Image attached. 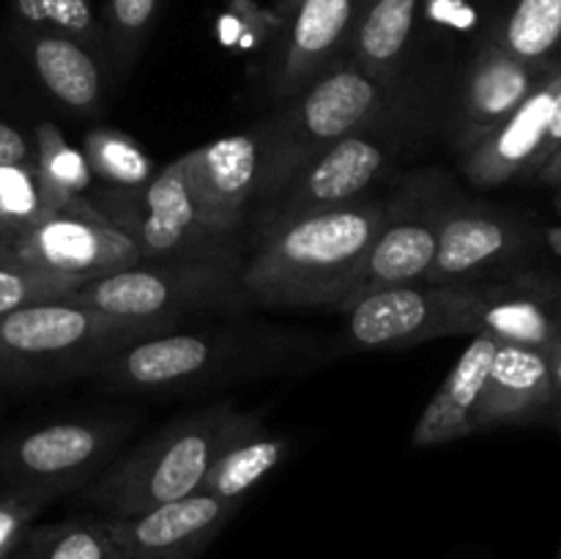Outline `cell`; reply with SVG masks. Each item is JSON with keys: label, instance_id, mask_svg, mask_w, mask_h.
Listing matches in <instances>:
<instances>
[{"label": "cell", "instance_id": "4fadbf2b", "mask_svg": "<svg viewBox=\"0 0 561 559\" xmlns=\"http://www.w3.org/2000/svg\"><path fill=\"white\" fill-rule=\"evenodd\" d=\"M192 212L214 233L233 236L255 203L263 170L261 126L219 137L175 159Z\"/></svg>", "mask_w": 561, "mask_h": 559}, {"label": "cell", "instance_id": "d6986e66", "mask_svg": "<svg viewBox=\"0 0 561 559\" xmlns=\"http://www.w3.org/2000/svg\"><path fill=\"white\" fill-rule=\"evenodd\" d=\"M16 44L44 91L75 115H99L107 99V60L77 38L42 27H16Z\"/></svg>", "mask_w": 561, "mask_h": 559}, {"label": "cell", "instance_id": "d6a6232c", "mask_svg": "<svg viewBox=\"0 0 561 559\" xmlns=\"http://www.w3.org/2000/svg\"><path fill=\"white\" fill-rule=\"evenodd\" d=\"M33 146L16 126L0 121V162H31Z\"/></svg>", "mask_w": 561, "mask_h": 559}, {"label": "cell", "instance_id": "f35d334b", "mask_svg": "<svg viewBox=\"0 0 561 559\" xmlns=\"http://www.w3.org/2000/svg\"><path fill=\"white\" fill-rule=\"evenodd\" d=\"M557 559H561V548H559V551H557Z\"/></svg>", "mask_w": 561, "mask_h": 559}, {"label": "cell", "instance_id": "44dd1931", "mask_svg": "<svg viewBox=\"0 0 561 559\" xmlns=\"http://www.w3.org/2000/svg\"><path fill=\"white\" fill-rule=\"evenodd\" d=\"M499 340L480 332L471 338L460 360L433 392L427 406L422 409L414 431H411V447L427 449L442 444L458 442V438L474 436V414L480 403L482 387H485L488 370L496 356Z\"/></svg>", "mask_w": 561, "mask_h": 559}, {"label": "cell", "instance_id": "836d02e7", "mask_svg": "<svg viewBox=\"0 0 561 559\" xmlns=\"http://www.w3.org/2000/svg\"><path fill=\"white\" fill-rule=\"evenodd\" d=\"M561 148V64H559V85H557V96H553V110H551V121H548V132H546V140H542L540 148V157H537L535 164V173L548 162Z\"/></svg>", "mask_w": 561, "mask_h": 559}, {"label": "cell", "instance_id": "3957f363", "mask_svg": "<svg viewBox=\"0 0 561 559\" xmlns=\"http://www.w3.org/2000/svg\"><path fill=\"white\" fill-rule=\"evenodd\" d=\"M290 349L283 334L236 327H181L126 343L85 373L96 387L126 395L195 392L274 365Z\"/></svg>", "mask_w": 561, "mask_h": 559}, {"label": "cell", "instance_id": "7c38bea8", "mask_svg": "<svg viewBox=\"0 0 561 559\" xmlns=\"http://www.w3.org/2000/svg\"><path fill=\"white\" fill-rule=\"evenodd\" d=\"M540 244L524 219L491 206H447L425 283H474L510 274Z\"/></svg>", "mask_w": 561, "mask_h": 559}, {"label": "cell", "instance_id": "277c9868", "mask_svg": "<svg viewBox=\"0 0 561 559\" xmlns=\"http://www.w3.org/2000/svg\"><path fill=\"white\" fill-rule=\"evenodd\" d=\"M157 332L164 329L107 316L71 299L20 307L0 316V381L42 384L85 376L115 349Z\"/></svg>", "mask_w": 561, "mask_h": 559}, {"label": "cell", "instance_id": "4dcf8cb0", "mask_svg": "<svg viewBox=\"0 0 561 559\" xmlns=\"http://www.w3.org/2000/svg\"><path fill=\"white\" fill-rule=\"evenodd\" d=\"M47 217L31 162H0V239L22 233Z\"/></svg>", "mask_w": 561, "mask_h": 559}, {"label": "cell", "instance_id": "8fae6325", "mask_svg": "<svg viewBox=\"0 0 561 559\" xmlns=\"http://www.w3.org/2000/svg\"><path fill=\"white\" fill-rule=\"evenodd\" d=\"M387 146L373 135L370 126L351 132L310 159L266 203H261V212L255 214V233L285 219L365 201V192L387 173Z\"/></svg>", "mask_w": 561, "mask_h": 559}, {"label": "cell", "instance_id": "ac0fdd59", "mask_svg": "<svg viewBox=\"0 0 561 559\" xmlns=\"http://www.w3.org/2000/svg\"><path fill=\"white\" fill-rule=\"evenodd\" d=\"M559 64L561 60L551 66L540 85L502 126H496L485 140L463 153V173L469 175L471 184L491 190V186H502L520 175L535 173L548 121H551L553 96H557Z\"/></svg>", "mask_w": 561, "mask_h": 559}, {"label": "cell", "instance_id": "5bb4252c", "mask_svg": "<svg viewBox=\"0 0 561 559\" xmlns=\"http://www.w3.org/2000/svg\"><path fill=\"white\" fill-rule=\"evenodd\" d=\"M239 510V502L197 491L146 513L104 515V521L124 559H201Z\"/></svg>", "mask_w": 561, "mask_h": 559}, {"label": "cell", "instance_id": "2e32d148", "mask_svg": "<svg viewBox=\"0 0 561 559\" xmlns=\"http://www.w3.org/2000/svg\"><path fill=\"white\" fill-rule=\"evenodd\" d=\"M444 212H447V206H442V203L389 206L387 219L373 239L340 312L348 310L365 296L378 294V290L425 283L433 261H436L438 228H442Z\"/></svg>", "mask_w": 561, "mask_h": 559}, {"label": "cell", "instance_id": "4316f807", "mask_svg": "<svg viewBox=\"0 0 561 559\" xmlns=\"http://www.w3.org/2000/svg\"><path fill=\"white\" fill-rule=\"evenodd\" d=\"M82 153L91 164V173L113 190H142L159 170L135 137L113 126L88 129Z\"/></svg>", "mask_w": 561, "mask_h": 559}, {"label": "cell", "instance_id": "74e56055", "mask_svg": "<svg viewBox=\"0 0 561 559\" xmlns=\"http://www.w3.org/2000/svg\"><path fill=\"white\" fill-rule=\"evenodd\" d=\"M9 559H25V551H22V548H20V551H16L14 557H9Z\"/></svg>", "mask_w": 561, "mask_h": 559}, {"label": "cell", "instance_id": "8992f818", "mask_svg": "<svg viewBox=\"0 0 561 559\" xmlns=\"http://www.w3.org/2000/svg\"><path fill=\"white\" fill-rule=\"evenodd\" d=\"M387 85L367 77L351 60H340L272 118L261 121L263 170L255 203H266L290 175L351 132L367 129L381 113Z\"/></svg>", "mask_w": 561, "mask_h": 559}, {"label": "cell", "instance_id": "d590c367", "mask_svg": "<svg viewBox=\"0 0 561 559\" xmlns=\"http://www.w3.org/2000/svg\"><path fill=\"white\" fill-rule=\"evenodd\" d=\"M537 179L546 181V184H553V186L561 184V148L553 153L551 159H548L546 164H542L540 170H537Z\"/></svg>", "mask_w": 561, "mask_h": 559}, {"label": "cell", "instance_id": "cb8c5ba5", "mask_svg": "<svg viewBox=\"0 0 561 559\" xmlns=\"http://www.w3.org/2000/svg\"><path fill=\"white\" fill-rule=\"evenodd\" d=\"M290 455V438L257 431L228 449L203 480L201 493L244 504L247 497Z\"/></svg>", "mask_w": 561, "mask_h": 559}, {"label": "cell", "instance_id": "30bf717a", "mask_svg": "<svg viewBox=\"0 0 561 559\" xmlns=\"http://www.w3.org/2000/svg\"><path fill=\"white\" fill-rule=\"evenodd\" d=\"M0 252L80 283L142 263L135 241L110 225L88 197L66 212L47 214L11 239H0Z\"/></svg>", "mask_w": 561, "mask_h": 559}, {"label": "cell", "instance_id": "52a82bcc", "mask_svg": "<svg viewBox=\"0 0 561 559\" xmlns=\"http://www.w3.org/2000/svg\"><path fill=\"white\" fill-rule=\"evenodd\" d=\"M488 280L474 283H416L365 296L345 316L351 349H411L427 340L480 332Z\"/></svg>", "mask_w": 561, "mask_h": 559}, {"label": "cell", "instance_id": "f546056e", "mask_svg": "<svg viewBox=\"0 0 561 559\" xmlns=\"http://www.w3.org/2000/svg\"><path fill=\"white\" fill-rule=\"evenodd\" d=\"M80 285L85 283L31 266V263L0 252V316L20 310V307L38 305V301L69 299L71 290H77Z\"/></svg>", "mask_w": 561, "mask_h": 559}, {"label": "cell", "instance_id": "d4e9b609", "mask_svg": "<svg viewBox=\"0 0 561 559\" xmlns=\"http://www.w3.org/2000/svg\"><path fill=\"white\" fill-rule=\"evenodd\" d=\"M33 170H36L38 192H42L44 212H66L91 190V164L82 148L71 146L64 132L55 124L36 126L33 142Z\"/></svg>", "mask_w": 561, "mask_h": 559}, {"label": "cell", "instance_id": "7a4b0ae2", "mask_svg": "<svg viewBox=\"0 0 561 559\" xmlns=\"http://www.w3.org/2000/svg\"><path fill=\"white\" fill-rule=\"evenodd\" d=\"M257 431H263L261 411H241L233 400H219L126 449L82 488L80 499L102 507L107 518L184 499L201 491L211 466L233 444Z\"/></svg>", "mask_w": 561, "mask_h": 559}, {"label": "cell", "instance_id": "8d00e7d4", "mask_svg": "<svg viewBox=\"0 0 561 559\" xmlns=\"http://www.w3.org/2000/svg\"><path fill=\"white\" fill-rule=\"evenodd\" d=\"M299 3L301 0H274V22H277L279 27L288 25L294 11L299 9Z\"/></svg>", "mask_w": 561, "mask_h": 559}, {"label": "cell", "instance_id": "e0dca14e", "mask_svg": "<svg viewBox=\"0 0 561 559\" xmlns=\"http://www.w3.org/2000/svg\"><path fill=\"white\" fill-rule=\"evenodd\" d=\"M553 64L557 58L548 64H529L515 58L493 38H485L466 71L455 148L466 153L485 140L526 102V96L540 85Z\"/></svg>", "mask_w": 561, "mask_h": 559}, {"label": "cell", "instance_id": "603a6c76", "mask_svg": "<svg viewBox=\"0 0 561 559\" xmlns=\"http://www.w3.org/2000/svg\"><path fill=\"white\" fill-rule=\"evenodd\" d=\"M488 38L515 58L548 64L561 47V0H491Z\"/></svg>", "mask_w": 561, "mask_h": 559}, {"label": "cell", "instance_id": "484cf974", "mask_svg": "<svg viewBox=\"0 0 561 559\" xmlns=\"http://www.w3.org/2000/svg\"><path fill=\"white\" fill-rule=\"evenodd\" d=\"M25 559H124L104 518L55 521L33 526L22 543Z\"/></svg>", "mask_w": 561, "mask_h": 559}, {"label": "cell", "instance_id": "6da1fadb", "mask_svg": "<svg viewBox=\"0 0 561 559\" xmlns=\"http://www.w3.org/2000/svg\"><path fill=\"white\" fill-rule=\"evenodd\" d=\"M387 212L378 201H356L255 233V252L239 272L250 307L340 310Z\"/></svg>", "mask_w": 561, "mask_h": 559}, {"label": "cell", "instance_id": "e575fe53", "mask_svg": "<svg viewBox=\"0 0 561 559\" xmlns=\"http://www.w3.org/2000/svg\"><path fill=\"white\" fill-rule=\"evenodd\" d=\"M548 367H551V414L561 425V340L548 349Z\"/></svg>", "mask_w": 561, "mask_h": 559}, {"label": "cell", "instance_id": "9a60e30c", "mask_svg": "<svg viewBox=\"0 0 561 559\" xmlns=\"http://www.w3.org/2000/svg\"><path fill=\"white\" fill-rule=\"evenodd\" d=\"M367 0H301L279 44L274 93L288 102L312 80L348 60L351 42Z\"/></svg>", "mask_w": 561, "mask_h": 559}, {"label": "cell", "instance_id": "ba28073f", "mask_svg": "<svg viewBox=\"0 0 561 559\" xmlns=\"http://www.w3.org/2000/svg\"><path fill=\"white\" fill-rule=\"evenodd\" d=\"M129 436L118 420H66L0 442V486L55 502L107 469Z\"/></svg>", "mask_w": 561, "mask_h": 559}, {"label": "cell", "instance_id": "83f0119b", "mask_svg": "<svg viewBox=\"0 0 561 559\" xmlns=\"http://www.w3.org/2000/svg\"><path fill=\"white\" fill-rule=\"evenodd\" d=\"M168 0H104L102 25L104 55L115 75H126L140 58Z\"/></svg>", "mask_w": 561, "mask_h": 559}, {"label": "cell", "instance_id": "f1b7e54d", "mask_svg": "<svg viewBox=\"0 0 561 559\" xmlns=\"http://www.w3.org/2000/svg\"><path fill=\"white\" fill-rule=\"evenodd\" d=\"M16 27H42L77 38L93 53L104 55V36L91 0H14Z\"/></svg>", "mask_w": 561, "mask_h": 559}, {"label": "cell", "instance_id": "1f68e13d", "mask_svg": "<svg viewBox=\"0 0 561 559\" xmlns=\"http://www.w3.org/2000/svg\"><path fill=\"white\" fill-rule=\"evenodd\" d=\"M47 504H53L47 497L0 486V559H9L20 551L27 532L33 529V521Z\"/></svg>", "mask_w": 561, "mask_h": 559}, {"label": "cell", "instance_id": "9c48e42d", "mask_svg": "<svg viewBox=\"0 0 561 559\" xmlns=\"http://www.w3.org/2000/svg\"><path fill=\"white\" fill-rule=\"evenodd\" d=\"M91 203L110 225L124 230L135 241L142 263L239 258L233 236L214 233L192 212L175 162L157 170V175L142 190L110 186V192Z\"/></svg>", "mask_w": 561, "mask_h": 559}, {"label": "cell", "instance_id": "7402d4cb", "mask_svg": "<svg viewBox=\"0 0 561 559\" xmlns=\"http://www.w3.org/2000/svg\"><path fill=\"white\" fill-rule=\"evenodd\" d=\"M422 0H367L348 60L381 85L398 77L409 55Z\"/></svg>", "mask_w": 561, "mask_h": 559}, {"label": "cell", "instance_id": "5b68a950", "mask_svg": "<svg viewBox=\"0 0 561 559\" xmlns=\"http://www.w3.org/2000/svg\"><path fill=\"white\" fill-rule=\"evenodd\" d=\"M239 272L241 258L137 263L88 280L69 299L126 321L173 329L190 318L250 307Z\"/></svg>", "mask_w": 561, "mask_h": 559}, {"label": "cell", "instance_id": "ffe728a7", "mask_svg": "<svg viewBox=\"0 0 561 559\" xmlns=\"http://www.w3.org/2000/svg\"><path fill=\"white\" fill-rule=\"evenodd\" d=\"M548 414H551L548 351L499 343L477 403L474 431L485 433L502 425H526Z\"/></svg>", "mask_w": 561, "mask_h": 559}]
</instances>
